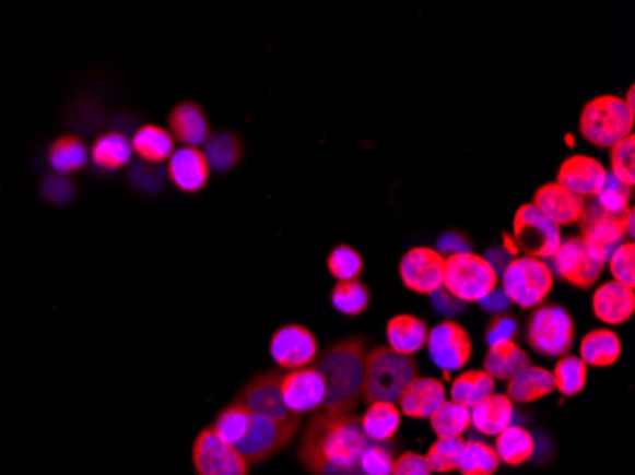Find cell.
<instances>
[{"label": "cell", "mask_w": 635, "mask_h": 475, "mask_svg": "<svg viewBox=\"0 0 635 475\" xmlns=\"http://www.w3.org/2000/svg\"><path fill=\"white\" fill-rule=\"evenodd\" d=\"M501 466L493 447L483 441H465L460 453L459 472L462 475H493Z\"/></svg>", "instance_id": "obj_36"}, {"label": "cell", "mask_w": 635, "mask_h": 475, "mask_svg": "<svg viewBox=\"0 0 635 475\" xmlns=\"http://www.w3.org/2000/svg\"><path fill=\"white\" fill-rule=\"evenodd\" d=\"M398 402L405 417L431 418L446 402V387L442 380L416 377L409 382Z\"/></svg>", "instance_id": "obj_22"}, {"label": "cell", "mask_w": 635, "mask_h": 475, "mask_svg": "<svg viewBox=\"0 0 635 475\" xmlns=\"http://www.w3.org/2000/svg\"><path fill=\"white\" fill-rule=\"evenodd\" d=\"M212 168L198 146H179L168 158V177L176 189L195 194L210 181Z\"/></svg>", "instance_id": "obj_18"}, {"label": "cell", "mask_w": 635, "mask_h": 475, "mask_svg": "<svg viewBox=\"0 0 635 475\" xmlns=\"http://www.w3.org/2000/svg\"><path fill=\"white\" fill-rule=\"evenodd\" d=\"M468 249H470V241L465 238L462 235H457V233H447L446 236H442L438 241V253H467Z\"/></svg>", "instance_id": "obj_50"}, {"label": "cell", "mask_w": 635, "mask_h": 475, "mask_svg": "<svg viewBox=\"0 0 635 475\" xmlns=\"http://www.w3.org/2000/svg\"><path fill=\"white\" fill-rule=\"evenodd\" d=\"M132 143L125 133L105 132L95 138L90 158L99 169L117 171L132 161Z\"/></svg>", "instance_id": "obj_28"}, {"label": "cell", "mask_w": 635, "mask_h": 475, "mask_svg": "<svg viewBox=\"0 0 635 475\" xmlns=\"http://www.w3.org/2000/svg\"><path fill=\"white\" fill-rule=\"evenodd\" d=\"M130 143H132L133 153L138 154L141 161L146 162V164H161V162L168 161L174 153L176 140L172 138V133L166 128L145 124L133 133Z\"/></svg>", "instance_id": "obj_29"}, {"label": "cell", "mask_w": 635, "mask_h": 475, "mask_svg": "<svg viewBox=\"0 0 635 475\" xmlns=\"http://www.w3.org/2000/svg\"><path fill=\"white\" fill-rule=\"evenodd\" d=\"M514 241L526 257L552 259L562 246V230L537 205L526 204L514 217Z\"/></svg>", "instance_id": "obj_9"}, {"label": "cell", "mask_w": 635, "mask_h": 475, "mask_svg": "<svg viewBox=\"0 0 635 475\" xmlns=\"http://www.w3.org/2000/svg\"><path fill=\"white\" fill-rule=\"evenodd\" d=\"M635 112L628 109L622 97L599 95L586 103L580 115V133L588 143L609 149L632 135Z\"/></svg>", "instance_id": "obj_4"}, {"label": "cell", "mask_w": 635, "mask_h": 475, "mask_svg": "<svg viewBox=\"0 0 635 475\" xmlns=\"http://www.w3.org/2000/svg\"><path fill=\"white\" fill-rule=\"evenodd\" d=\"M632 210L630 205L626 212L611 213L605 212L601 205L591 198V202H586L585 213L580 217V230L590 246L603 251L607 257H611L614 249L621 246L626 235V221Z\"/></svg>", "instance_id": "obj_14"}, {"label": "cell", "mask_w": 635, "mask_h": 475, "mask_svg": "<svg viewBox=\"0 0 635 475\" xmlns=\"http://www.w3.org/2000/svg\"><path fill=\"white\" fill-rule=\"evenodd\" d=\"M554 390V377L544 367L529 366L518 377L508 380V397L511 402H539Z\"/></svg>", "instance_id": "obj_30"}, {"label": "cell", "mask_w": 635, "mask_h": 475, "mask_svg": "<svg viewBox=\"0 0 635 475\" xmlns=\"http://www.w3.org/2000/svg\"><path fill=\"white\" fill-rule=\"evenodd\" d=\"M534 205L541 210L548 219L560 225L578 223L585 213L586 198L565 189L562 185L546 183L534 194Z\"/></svg>", "instance_id": "obj_20"}, {"label": "cell", "mask_w": 635, "mask_h": 475, "mask_svg": "<svg viewBox=\"0 0 635 475\" xmlns=\"http://www.w3.org/2000/svg\"><path fill=\"white\" fill-rule=\"evenodd\" d=\"M480 302H482V307L485 308V310H490V312H503V310H506L508 305H510V300H508V297L504 295L503 289H498V292L497 289H493V292H491L485 299L480 300Z\"/></svg>", "instance_id": "obj_52"}, {"label": "cell", "mask_w": 635, "mask_h": 475, "mask_svg": "<svg viewBox=\"0 0 635 475\" xmlns=\"http://www.w3.org/2000/svg\"><path fill=\"white\" fill-rule=\"evenodd\" d=\"M491 394H495V379L480 369L459 375L451 384V402L460 403L468 409Z\"/></svg>", "instance_id": "obj_35"}, {"label": "cell", "mask_w": 635, "mask_h": 475, "mask_svg": "<svg viewBox=\"0 0 635 475\" xmlns=\"http://www.w3.org/2000/svg\"><path fill=\"white\" fill-rule=\"evenodd\" d=\"M392 453L380 443H372L362 456V474L364 475H390L392 474Z\"/></svg>", "instance_id": "obj_46"}, {"label": "cell", "mask_w": 635, "mask_h": 475, "mask_svg": "<svg viewBox=\"0 0 635 475\" xmlns=\"http://www.w3.org/2000/svg\"><path fill=\"white\" fill-rule=\"evenodd\" d=\"M624 103H626V105H628V109L632 110V112H635V107H634V86H630L628 95H626V99H624Z\"/></svg>", "instance_id": "obj_54"}, {"label": "cell", "mask_w": 635, "mask_h": 475, "mask_svg": "<svg viewBox=\"0 0 635 475\" xmlns=\"http://www.w3.org/2000/svg\"><path fill=\"white\" fill-rule=\"evenodd\" d=\"M168 126L172 138L183 143V146L204 145L210 138L208 117L204 109L195 102L177 103L169 110Z\"/></svg>", "instance_id": "obj_23"}, {"label": "cell", "mask_w": 635, "mask_h": 475, "mask_svg": "<svg viewBox=\"0 0 635 475\" xmlns=\"http://www.w3.org/2000/svg\"><path fill=\"white\" fill-rule=\"evenodd\" d=\"M365 343L360 336L344 339L321 352L316 369L320 371L326 395L318 411L352 413L364 387Z\"/></svg>", "instance_id": "obj_2"}, {"label": "cell", "mask_w": 635, "mask_h": 475, "mask_svg": "<svg viewBox=\"0 0 635 475\" xmlns=\"http://www.w3.org/2000/svg\"><path fill=\"white\" fill-rule=\"evenodd\" d=\"M514 402L508 395L491 394L470 411V420L483 436H498L511 426Z\"/></svg>", "instance_id": "obj_26"}, {"label": "cell", "mask_w": 635, "mask_h": 475, "mask_svg": "<svg viewBox=\"0 0 635 475\" xmlns=\"http://www.w3.org/2000/svg\"><path fill=\"white\" fill-rule=\"evenodd\" d=\"M554 285V272L534 257L511 259L503 272V292L519 308L541 307Z\"/></svg>", "instance_id": "obj_6"}, {"label": "cell", "mask_w": 635, "mask_h": 475, "mask_svg": "<svg viewBox=\"0 0 635 475\" xmlns=\"http://www.w3.org/2000/svg\"><path fill=\"white\" fill-rule=\"evenodd\" d=\"M607 261L609 257L603 251L590 246L583 236H575L567 241H562V246L552 257V264L548 266L560 278L586 289L601 276Z\"/></svg>", "instance_id": "obj_8"}, {"label": "cell", "mask_w": 635, "mask_h": 475, "mask_svg": "<svg viewBox=\"0 0 635 475\" xmlns=\"http://www.w3.org/2000/svg\"><path fill=\"white\" fill-rule=\"evenodd\" d=\"M607 179V169L591 156H571L557 169V181L578 197H598Z\"/></svg>", "instance_id": "obj_19"}, {"label": "cell", "mask_w": 635, "mask_h": 475, "mask_svg": "<svg viewBox=\"0 0 635 475\" xmlns=\"http://www.w3.org/2000/svg\"><path fill=\"white\" fill-rule=\"evenodd\" d=\"M483 366H485L483 371L490 373L493 379L511 380L531 366V359L518 343L503 341V343L491 344L483 359Z\"/></svg>", "instance_id": "obj_25"}, {"label": "cell", "mask_w": 635, "mask_h": 475, "mask_svg": "<svg viewBox=\"0 0 635 475\" xmlns=\"http://www.w3.org/2000/svg\"><path fill=\"white\" fill-rule=\"evenodd\" d=\"M331 305L344 316H360L369 307V289L358 280L339 282L331 292Z\"/></svg>", "instance_id": "obj_39"}, {"label": "cell", "mask_w": 635, "mask_h": 475, "mask_svg": "<svg viewBox=\"0 0 635 475\" xmlns=\"http://www.w3.org/2000/svg\"><path fill=\"white\" fill-rule=\"evenodd\" d=\"M518 331V323L508 314H498L491 320L490 328L485 331L487 343L497 344L503 341H514V335Z\"/></svg>", "instance_id": "obj_48"}, {"label": "cell", "mask_w": 635, "mask_h": 475, "mask_svg": "<svg viewBox=\"0 0 635 475\" xmlns=\"http://www.w3.org/2000/svg\"><path fill=\"white\" fill-rule=\"evenodd\" d=\"M416 377L419 367L413 356H402L388 346H377L365 354L362 397L369 403H396Z\"/></svg>", "instance_id": "obj_3"}, {"label": "cell", "mask_w": 635, "mask_h": 475, "mask_svg": "<svg viewBox=\"0 0 635 475\" xmlns=\"http://www.w3.org/2000/svg\"><path fill=\"white\" fill-rule=\"evenodd\" d=\"M90 151L86 143L73 133H63L51 141L46 149V162L59 176H71L86 168Z\"/></svg>", "instance_id": "obj_24"}, {"label": "cell", "mask_w": 635, "mask_h": 475, "mask_svg": "<svg viewBox=\"0 0 635 475\" xmlns=\"http://www.w3.org/2000/svg\"><path fill=\"white\" fill-rule=\"evenodd\" d=\"M575 341V323L560 305L537 307L527 323V344L546 358L567 356Z\"/></svg>", "instance_id": "obj_7"}, {"label": "cell", "mask_w": 635, "mask_h": 475, "mask_svg": "<svg viewBox=\"0 0 635 475\" xmlns=\"http://www.w3.org/2000/svg\"><path fill=\"white\" fill-rule=\"evenodd\" d=\"M326 384L316 366L285 371L282 377V400L293 415L320 409Z\"/></svg>", "instance_id": "obj_17"}, {"label": "cell", "mask_w": 635, "mask_h": 475, "mask_svg": "<svg viewBox=\"0 0 635 475\" xmlns=\"http://www.w3.org/2000/svg\"><path fill=\"white\" fill-rule=\"evenodd\" d=\"M388 348L402 356H413L423 351L428 328L426 323L411 314H400L392 318L387 325Z\"/></svg>", "instance_id": "obj_27"}, {"label": "cell", "mask_w": 635, "mask_h": 475, "mask_svg": "<svg viewBox=\"0 0 635 475\" xmlns=\"http://www.w3.org/2000/svg\"><path fill=\"white\" fill-rule=\"evenodd\" d=\"M282 377L284 371H267L257 375L244 387L236 403H240L244 409L251 415L272 418V420H287L297 417L290 413L282 400Z\"/></svg>", "instance_id": "obj_13"}, {"label": "cell", "mask_w": 635, "mask_h": 475, "mask_svg": "<svg viewBox=\"0 0 635 475\" xmlns=\"http://www.w3.org/2000/svg\"><path fill=\"white\" fill-rule=\"evenodd\" d=\"M497 271L485 257L454 253L446 259L444 289L460 302H480L497 289Z\"/></svg>", "instance_id": "obj_5"}, {"label": "cell", "mask_w": 635, "mask_h": 475, "mask_svg": "<svg viewBox=\"0 0 635 475\" xmlns=\"http://www.w3.org/2000/svg\"><path fill=\"white\" fill-rule=\"evenodd\" d=\"M622 354L621 336L611 330H593L580 343V356L586 366L609 367L619 361Z\"/></svg>", "instance_id": "obj_31"}, {"label": "cell", "mask_w": 635, "mask_h": 475, "mask_svg": "<svg viewBox=\"0 0 635 475\" xmlns=\"http://www.w3.org/2000/svg\"><path fill=\"white\" fill-rule=\"evenodd\" d=\"M555 390L565 397L580 394L588 380V366L578 356H562L554 367Z\"/></svg>", "instance_id": "obj_37"}, {"label": "cell", "mask_w": 635, "mask_h": 475, "mask_svg": "<svg viewBox=\"0 0 635 475\" xmlns=\"http://www.w3.org/2000/svg\"><path fill=\"white\" fill-rule=\"evenodd\" d=\"M198 475H248V462L234 447L221 441L213 428L202 431L192 447Z\"/></svg>", "instance_id": "obj_11"}, {"label": "cell", "mask_w": 635, "mask_h": 475, "mask_svg": "<svg viewBox=\"0 0 635 475\" xmlns=\"http://www.w3.org/2000/svg\"><path fill=\"white\" fill-rule=\"evenodd\" d=\"M390 475H432V470L423 454L403 453L400 459H396Z\"/></svg>", "instance_id": "obj_49"}, {"label": "cell", "mask_w": 635, "mask_h": 475, "mask_svg": "<svg viewBox=\"0 0 635 475\" xmlns=\"http://www.w3.org/2000/svg\"><path fill=\"white\" fill-rule=\"evenodd\" d=\"M626 235L634 236V207L630 210L628 221H626Z\"/></svg>", "instance_id": "obj_53"}, {"label": "cell", "mask_w": 635, "mask_h": 475, "mask_svg": "<svg viewBox=\"0 0 635 475\" xmlns=\"http://www.w3.org/2000/svg\"><path fill=\"white\" fill-rule=\"evenodd\" d=\"M362 430L372 439L373 443H387L395 438L396 431L402 423V411L396 403L377 402L369 405L364 417L360 418Z\"/></svg>", "instance_id": "obj_32"}, {"label": "cell", "mask_w": 635, "mask_h": 475, "mask_svg": "<svg viewBox=\"0 0 635 475\" xmlns=\"http://www.w3.org/2000/svg\"><path fill=\"white\" fill-rule=\"evenodd\" d=\"M372 443L354 413L316 411L305 430L299 456L313 475H364L362 456Z\"/></svg>", "instance_id": "obj_1"}, {"label": "cell", "mask_w": 635, "mask_h": 475, "mask_svg": "<svg viewBox=\"0 0 635 475\" xmlns=\"http://www.w3.org/2000/svg\"><path fill=\"white\" fill-rule=\"evenodd\" d=\"M426 346H428L432 361L446 373L459 371L467 366L474 352V344L468 331L457 322H442L434 325L428 331Z\"/></svg>", "instance_id": "obj_12"}, {"label": "cell", "mask_w": 635, "mask_h": 475, "mask_svg": "<svg viewBox=\"0 0 635 475\" xmlns=\"http://www.w3.org/2000/svg\"><path fill=\"white\" fill-rule=\"evenodd\" d=\"M432 430L438 438H460L472 425L470 409L455 402H444L431 417Z\"/></svg>", "instance_id": "obj_38"}, {"label": "cell", "mask_w": 635, "mask_h": 475, "mask_svg": "<svg viewBox=\"0 0 635 475\" xmlns=\"http://www.w3.org/2000/svg\"><path fill=\"white\" fill-rule=\"evenodd\" d=\"M446 259L436 249H409L400 263L403 285L419 295H434L444 287Z\"/></svg>", "instance_id": "obj_15"}, {"label": "cell", "mask_w": 635, "mask_h": 475, "mask_svg": "<svg viewBox=\"0 0 635 475\" xmlns=\"http://www.w3.org/2000/svg\"><path fill=\"white\" fill-rule=\"evenodd\" d=\"M271 356L285 371L303 369L318 356L316 336L299 323H287L272 335Z\"/></svg>", "instance_id": "obj_16"}, {"label": "cell", "mask_w": 635, "mask_h": 475, "mask_svg": "<svg viewBox=\"0 0 635 475\" xmlns=\"http://www.w3.org/2000/svg\"><path fill=\"white\" fill-rule=\"evenodd\" d=\"M609 269L614 282L634 289L635 285V246L632 241H622L609 257Z\"/></svg>", "instance_id": "obj_45"}, {"label": "cell", "mask_w": 635, "mask_h": 475, "mask_svg": "<svg viewBox=\"0 0 635 475\" xmlns=\"http://www.w3.org/2000/svg\"><path fill=\"white\" fill-rule=\"evenodd\" d=\"M465 441L460 438H438L426 454V462L432 472L449 474L459 468L460 453Z\"/></svg>", "instance_id": "obj_42"}, {"label": "cell", "mask_w": 635, "mask_h": 475, "mask_svg": "<svg viewBox=\"0 0 635 475\" xmlns=\"http://www.w3.org/2000/svg\"><path fill=\"white\" fill-rule=\"evenodd\" d=\"M248 425L249 411L244 409L240 403L234 402L217 415L213 431L220 436L221 441H225L227 446L236 447L246 436Z\"/></svg>", "instance_id": "obj_40"}, {"label": "cell", "mask_w": 635, "mask_h": 475, "mask_svg": "<svg viewBox=\"0 0 635 475\" xmlns=\"http://www.w3.org/2000/svg\"><path fill=\"white\" fill-rule=\"evenodd\" d=\"M328 271L339 282H352L364 271V259L352 246H337L329 253Z\"/></svg>", "instance_id": "obj_41"}, {"label": "cell", "mask_w": 635, "mask_h": 475, "mask_svg": "<svg viewBox=\"0 0 635 475\" xmlns=\"http://www.w3.org/2000/svg\"><path fill=\"white\" fill-rule=\"evenodd\" d=\"M493 449L497 453L498 461L508 466H521L534 454V439L526 428L508 426L498 434Z\"/></svg>", "instance_id": "obj_34"}, {"label": "cell", "mask_w": 635, "mask_h": 475, "mask_svg": "<svg viewBox=\"0 0 635 475\" xmlns=\"http://www.w3.org/2000/svg\"><path fill=\"white\" fill-rule=\"evenodd\" d=\"M593 314L607 325H621L628 322L635 312V293L632 287L619 284V282H607L599 285L593 299H591Z\"/></svg>", "instance_id": "obj_21"}, {"label": "cell", "mask_w": 635, "mask_h": 475, "mask_svg": "<svg viewBox=\"0 0 635 475\" xmlns=\"http://www.w3.org/2000/svg\"><path fill=\"white\" fill-rule=\"evenodd\" d=\"M299 428V415L287 420H272L249 413V425L246 436L234 447L246 459L248 464H259L278 453Z\"/></svg>", "instance_id": "obj_10"}, {"label": "cell", "mask_w": 635, "mask_h": 475, "mask_svg": "<svg viewBox=\"0 0 635 475\" xmlns=\"http://www.w3.org/2000/svg\"><path fill=\"white\" fill-rule=\"evenodd\" d=\"M40 194L50 204L66 205L67 202L73 200L74 189L73 185L67 181L66 176L54 174V176L43 177V181H40Z\"/></svg>", "instance_id": "obj_47"}, {"label": "cell", "mask_w": 635, "mask_h": 475, "mask_svg": "<svg viewBox=\"0 0 635 475\" xmlns=\"http://www.w3.org/2000/svg\"><path fill=\"white\" fill-rule=\"evenodd\" d=\"M434 305L439 308V312H446V314H455V312H460V308L465 302L455 299L454 295H449L446 289H438L434 293Z\"/></svg>", "instance_id": "obj_51"}, {"label": "cell", "mask_w": 635, "mask_h": 475, "mask_svg": "<svg viewBox=\"0 0 635 475\" xmlns=\"http://www.w3.org/2000/svg\"><path fill=\"white\" fill-rule=\"evenodd\" d=\"M202 153H204L210 168L225 174L240 164L242 158H244V143L233 132L210 133Z\"/></svg>", "instance_id": "obj_33"}, {"label": "cell", "mask_w": 635, "mask_h": 475, "mask_svg": "<svg viewBox=\"0 0 635 475\" xmlns=\"http://www.w3.org/2000/svg\"><path fill=\"white\" fill-rule=\"evenodd\" d=\"M630 197H632V187L619 181L613 174H607L605 185L599 190L598 197H593V200L605 212L622 213L630 207Z\"/></svg>", "instance_id": "obj_44"}, {"label": "cell", "mask_w": 635, "mask_h": 475, "mask_svg": "<svg viewBox=\"0 0 635 475\" xmlns=\"http://www.w3.org/2000/svg\"><path fill=\"white\" fill-rule=\"evenodd\" d=\"M611 168L619 181L634 189L635 185V138L634 133L611 146Z\"/></svg>", "instance_id": "obj_43"}]
</instances>
